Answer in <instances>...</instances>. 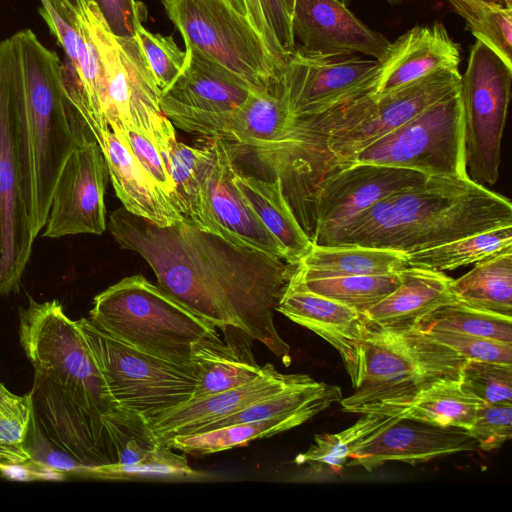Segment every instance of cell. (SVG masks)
Masks as SVG:
<instances>
[{"instance_id":"44","label":"cell","mask_w":512,"mask_h":512,"mask_svg":"<svg viewBox=\"0 0 512 512\" xmlns=\"http://www.w3.org/2000/svg\"><path fill=\"white\" fill-rule=\"evenodd\" d=\"M466 431L481 450L500 448L512 437V402H481L472 426Z\"/></svg>"},{"instance_id":"52","label":"cell","mask_w":512,"mask_h":512,"mask_svg":"<svg viewBox=\"0 0 512 512\" xmlns=\"http://www.w3.org/2000/svg\"><path fill=\"white\" fill-rule=\"evenodd\" d=\"M223 1H225L227 4L231 5L234 9H236L235 0H223Z\"/></svg>"},{"instance_id":"36","label":"cell","mask_w":512,"mask_h":512,"mask_svg":"<svg viewBox=\"0 0 512 512\" xmlns=\"http://www.w3.org/2000/svg\"><path fill=\"white\" fill-rule=\"evenodd\" d=\"M290 278L306 289L338 301L360 313L390 294L400 283L398 272L388 275H349L322 278H299L292 272Z\"/></svg>"},{"instance_id":"43","label":"cell","mask_w":512,"mask_h":512,"mask_svg":"<svg viewBox=\"0 0 512 512\" xmlns=\"http://www.w3.org/2000/svg\"><path fill=\"white\" fill-rule=\"evenodd\" d=\"M424 332L453 349L466 360L512 365V343L440 328L428 329Z\"/></svg>"},{"instance_id":"35","label":"cell","mask_w":512,"mask_h":512,"mask_svg":"<svg viewBox=\"0 0 512 512\" xmlns=\"http://www.w3.org/2000/svg\"><path fill=\"white\" fill-rule=\"evenodd\" d=\"M476 40L512 69V0H445Z\"/></svg>"},{"instance_id":"3","label":"cell","mask_w":512,"mask_h":512,"mask_svg":"<svg viewBox=\"0 0 512 512\" xmlns=\"http://www.w3.org/2000/svg\"><path fill=\"white\" fill-rule=\"evenodd\" d=\"M502 226H512L508 198L469 177L429 176L357 214L322 245L365 246L409 254Z\"/></svg>"},{"instance_id":"31","label":"cell","mask_w":512,"mask_h":512,"mask_svg":"<svg viewBox=\"0 0 512 512\" xmlns=\"http://www.w3.org/2000/svg\"><path fill=\"white\" fill-rule=\"evenodd\" d=\"M347 429L337 433L315 434L314 444L295 457L297 465H306L310 474L332 476L340 473L351 453L367 438L382 431L400 415L363 413Z\"/></svg>"},{"instance_id":"25","label":"cell","mask_w":512,"mask_h":512,"mask_svg":"<svg viewBox=\"0 0 512 512\" xmlns=\"http://www.w3.org/2000/svg\"><path fill=\"white\" fill-rule=\"evenodd\" d=\"M399 285L363 313L369 323L392 329L413 328L428 313L457 302L452 278L441 271L404 267Z\"/></svg>"},{"instance_id":"27","label":"cell","mask_w":512,"mask_h":512,"mask_svg":"<svg viewBox=\"0 0 512 512\" xmlns=\"http://www.w3.org/2000/svg\"><path fill=\"white\" fill-rule=\"evenodd\" d=\"M407 267V254L365 246L315 245L292 273L299 278L388 275Z\"/></svg>"},{"instance_id":"7","label":"cell","mask_w":512,"mask_h":512,"mask_svg":"<svg viewBox=\"0 0 512 512\" xmlns=\"http://www.w3.org/2000/svg\"><path fill=\"white\" fill-rule=\"evenodd\" d=\"M89 321L105 333L163 360L189 367L192 347L218 333L158 285L129 276L97 294Z\"/></svg>"},{"instance_id":"15","label":"cell","mask_w":512,"mask_h":512,"mask_svg":"<svg viewBox=\"0 0 512 512\" xmlns=\"http://www.w3.org/2000/svg\"><path fill=\"white\" fill-rule=\"evenodd\" d=\"M185 51L182 73L162 93V110L174 126L188 133L223 137L231 112L254 91L221 64L194 50Z\"/></svg>"},{"instance_id":"5","label":"cell","mask_w":512,"mask_h":512,"mask_svg":"<svg viewBox=\"0 0 512 512\" xmlns=\"http://www.w3.org/2000/svg\"><path fill=\"white\" fill-rule=\"evenodd\" d=\"M361 344L358 382L340 401L348 413L399 415L423 391L460 380L466 361L416 327L392 329L365 320Z\"/></svg>"},{"instance_id":"28","label":"cell","mask_w":512,"mask_h":512,"mask_svg":"<svg viewBox=\"0 0 512 512\" xmlns=\"http://www.w3.org/2000/svg\"><path fill=\"white\" fill-rule=\"evenodd\" d=\"M40 2L39 14L63 48L82 83L94 121L93 136L98 141L109 126L102 112L105 85L96 49L77 21L75 27L59 15L49 0Z\"/></svg>"},{"instance_id":"17","label":"cell","mask_w":512,"mask_h":512,"mask_svg":"<svg viewBox=\"0 0 512 512\" xmlns=\"http://www.w3.org/2000/svg\"><path fill=\"white\" fill-rule=\"evenodd\" d=\"M418 171L373 163H355L325 178L313 197L308 236L322 245L357 214L398 191L425 181Z\"/></svg>"},{"instance_id":"45","label":"cell","mask_w":512,"mask_h":512,"mask_svg":"<svg viewBox=\"0 0 512 512\" xmlns=\"http://www.w3.org/2000/svg\"><path fill=\"white\" fill-rule=\"evenodd\" d=\"M109 128L116 129L121 134L141 167L179 209L173 181L157 145L148 136L135 129L118 126Z\"/></svg>"},{"instance_id":"33","label":"cell","mask_w":512,"mask_h":512,"mask_svg":"<svg viewBox=\"0 0 512 512\" xmlns=\"http://www.w3.org/2000/svg\"><path fill=\"white\" fill-rule=\"evenodd\" d=\"M512 245V226H502L407 254V266L434 271L477 263Z\"/></svg>"},{"instance_id":"13","label":"cell","mask_w":512,"mask_h":512,"mask_svg":"<svg viewBox=\"0 0 512 512\" xmlns=\"http://www.w3.org/2000/svg\"><path fill=\"white\" fill-rule=\"evenodd\" d=\"M201 147L198 203L190 218L199 228L239 246L285 260L286 252L262 224L237 188L236 161L221 136Z\"/></svg>"},{"instance_id":"11","label":"cell","mask_w":512,"mask_h":512,"mask_svg":"<svg viewBox=\"0 0 512 512\" xmlns=\"http://www.w3.org/2000/svg\"><path fill=\"white\" fill-rule=\"evenodd\" d=\"M355 163L410 169L427 176L469 177L460 88L366 147Z\"/></svg>"},{"instance_id":"48","label":"cell","mask_w":512,"mask_h":512,"mask_svg":"<svg viewBox=\"0 0 512 512\" xmlns=\"http://www.w3.org/2000/svg\"><path fill=\"white\" fill-rule=\"evenodd\" d=\"M235 2L236 10L249 20L264 39L273 56L285 66L288 56L283 52L269 29L264 19L259 0H235Z\"/></svg>"},{"instance_id":"51","label":"cell","mask_w":512,"mask_h":512,"mask_svg":"<svg viewBox=\"0 0 512 512\" xmlns=\"http://www.w3.org/2000/svg\"><path fill=\"white\" fill-rule=\"evenodd\" d=\"M342 3H344L345 5H348L350 0H340ZM391 3H398L400 2L401 0H389Z\"/></svg>"},{"instance_id":"4","label":"cell","mask_w":512,"mask_h":512,"mask_svg":"<svg viewBox=\"0 0 512 512\" xmlns=\"http://www.w3.org/2000/svg\"><path fill=\"white\" fill-rule=\"evenodd\" d=\"M24 86L33 196L30 210L36 238L43 229L57 178L85 133L91 132L70 104L62 62L30 29L12 35Z\"/></svg>"},{"instance_id":"2","label":"cell","mask_w":512,"mask_h":512,"mask_svg":"<svg viewBox=\"0 0 512 512\" xmlns=\"http://www.w3.org/2000/svg\"><path fill=\"white\" fill-rule=\"evenodd\" d=\"M19 341L33 368V419L44 436L83 466L116 463L144 419L115 401L76 320L53 299L29 297Z\"/></svg>"},{"instance_id":"6","label":"cell","mask_w":512,"mask_h":512,"mask_svg":"<svg viewBox=\"0 0 512 512\" xmlns=\"http://www.w3.org/2000/svg\"><path fill=\"white\" fill-rule=\"evenodd\" d=\"M22 72L12 36L0 41V297L18 292L34 235Z\"/></svg>"},{"instance_id":"12","label":"cell","mask_w":512,"mask_h":512,"mask_svg":"<svg viewBox=\"0 0 512 512\" xmlns=\"http://www.w3.org/2000/svg\"><path fill=\"white\" fill-rule=\"evenodd\" d=\"M512 69L476 40L460 83L465 160L470 179L494 185L499 177L501 143L511 97Z\"/></svg>"},{"instance_id":"22","label":"cell","mask_w":512,"mask_h":512,"mask_svg":"<svg viewBox=\"0 0 512 512\" xmlns=\"http://www.w3.org/2000/svg\"><path fill=\"white\" fill-rule=\"evenodd\" d=\"M460 45L442 23L415 26L394 42L379 60L375 95L390 93L427 75L459 69Z\"/></svg>"},{"instance_id":"38","label":"cell","mask_w":512,"mask_h":512,"mask_svg":"<svg viewBox=\"0 0 512 512\" xmlns=\"http://www.w3.org/2000/svg\"><path fill=\"white\" fill-rule=\"evenodd\" d=\"M421 331L440 328L512 343V317L472 308L460 302L441 306L415 326Z\"/></svg>"},{"instance_id":"23","label":"cell","mask_w":512,"mask_h":512,"mask_svg":"<svg viewBox=\"0 0 512 512\" xmlns=\"http://www.w3.org/2000/svg\"><path fill=\"white\" fill-rule=\"evenodd\" d=\"M97 143L115 193L128 212L159 227H168L183 219V214L141 167L116 129L105 130Z\"/></svg>"},{"instance_id":"16","label":"cell","mask_w":512,"mask_h":512,"mask_svg":"<svg viewBox=\"0 0 512 512\" xmlns=\"http://www.w3.org/2000/svg\"><path fill=\"white\" fill-rule=\"evenodd\" d=\"M107 176L101 148L93 134L87 132L57 178L42 236L101 235L107 228Z\"/></svg>"},{"instance_id":"50","label":"cell","mask_w":512,"mask_h":512,"mask_svg":"<svg viewBox=\"0 0 512 512\" xmlns=\"http://www.w3.org/2000/svg\"><path fill=\"white\" fill-rule=\"evenodd\" d=\"M6 465H11V463L4 456L0 455V468Z\"/></svg>"},{"instance_id":"47","label":"cell","mask_w":512,"mask_h":512,"mask_svg":"<svg viewBox=\"0 0 512 512\" xmlns=\"http://www.w3.org/2000/svg\"><path fill=\"white\" fill-rule=\"evenodd\" d=\"M264 19L283 52L289 57L296 49L292 16L284 0H259Z\"/></svg>"},{"instance_id":"53","label":"cell","mask_w":512,"mask_h":512,"mask_svg":"<svg viewBox=\"0 0 512 512\" xmlns=\"http://www.w3.org/2000/svg\"><path fill=\"white\" fill-rule=\"evenodd\" d=\"M67 1H68V2H70V3H71L72 5H74V6H75V4H76V0H67Z\"/></svg>"},{"instance_id":"26","label":"cell","mask_w":512,"mask_h":512,"mask_svg":"<svg viewBox=\"0 0 512 512\" xmlns=\"http://www.w3.org/2000/svg\"><path fill=\"white\" fill-rule=\"evenodd\" d=\"M234 181L247 204L284 248L285 261L296 266L309 252L313 242L290 208L279 178L263 179L240 173L237 169Z\"/></svg>"},{"instance_id":"21","label":"cell","mask_w":512,"mask_h":512,"mask_svg":"<svg viewBox=\"0 0 512 512\" xmlns=\"http://www.w3.org/2000/svg\"><path fill=\"white\" fill-rule=\"evenodd\" d=\"M276 311L328 342L340 354L353 388L356 386L365 324L362 313L314 293L290 277Z\"/></svg>"},{"instance_id":"30","label":"cell","mask_w":512,"mask_h":512,"mask_svg":"<svg viewBox=\"0 0 512 512\" xmlns=\"http://www.w3.org/2000/svg\"><path fill=\"white\" fill-rule=\"evenodd\" d=\"M292 119L275 91L251 92L235 108L225 125L223 138L241 146H259L278 140Z\"/></svg>"},{"instance_id":"9","label":"cell","mask_w":512,"mask_h":512,"mask_svg":"<svg viewBox=\"0 0 512 512\" xmlns=\"http://www.w3.org/2000/svg\"><path fill=\"white\" fill-rule=\"evenodd\" d=\"M185 47L221 64L254 92L274 91L284 65L249 20L223 0H162Z\"/></svg>"},{"instance_id":"24","label":"cell","mask_w":512,"mask_h":512,"mask_svg":"<svg viewBox=\"0 0 512 512\" xmlns=\"http://www.w3.org/2000/svg\"><path fill=\"white\" fill-rule=\"evenodd\" d=\"M205 337L192 347L197 382L191 400L201 399L246 384L264 371L252 352L253 339L239 328Z\"/></svg>"},{"instance_id":"14","label":"cell","mask_w":512,"mask_h":512,"mask_svg":"<svg viewBox=\"0 0 512 512\" xmlns=\"http://www.w3.org/2000/svg\"><path fill=\"white\" fill-rule=\"evenodd\" d=\"M379 60L359 54L318 55L299 46L288 57L274 91L291 116L313 115L375 92Z\"/></svg>"},{"instance_id":"41","label":"cell","mask_w":512,"mask_h":512,"mask_svg":"<svg viewBox=\"0 0 512 512\" xmlns=\"http://www.w3.org/2000/svg\"><path fill=\"white\" fill-rule=\"evenodd\" d=\"M201 151V147L176 141L163 156L174 184L179 210L188 219L193 216L198 203L197 169Z\"/></svg>"},{"instance_id":"39","label":"cell","mask_w":512,"mask_h":512,"mask_svg":"<svg viewBox=\"0 0 512 512\" xmlns=\"http://www.w3.org/2000/svg\"><path fill=\"white\" fill-rule=\"evenodd\" d=\"M32 420L31 393L17 395L0 382V455L11 464L30 460L26 440Z\"/></svg>"},{"instance_id":"37","label":"cell","mask_w":512,"mask_h":512,"mask_svg":"<svg viewBox=\"0 0 512 512\" xmlns=\"http://www.w3.org/2000/svg\"><path fill=\"white\" fill-rule=\"evenodd\" d=\"M77 477L102 480H133L162 477L166 479H198L205 475L194 470L185 456L158 442L143 459L131 464L112 463L99 466H82Z\"/></svg>"},{"instance_id":"40","label":"cell","mask_w":512,"mask_h":512,"mask_svg":"<svg viewBox=\"0 0 512 512\" xmlns=\"http://www.w3.org/2000/svg\"><path fill=\"white\" fill-rule=\"evenodd\" d=\"M460 386L484 403L512 402V365L466 360L460 372Z\"/></svg>"},{"instance_id":"29","label":"cell","mask_w":512,"mask_h":512,"mask_svg":"<svg viewBox=\"0 0 512 512\" xmlns=\"http://www.w3.org/2000/svg\"><path fill=\"white\" fill-rule=\"evenodd\" d=\"M451 288L457 302L512 317V245L452 279Z\"/></svg>"},{"instance_id":"34","label":"cell","mask_w":512,"mask_h":512,"mask_svg":"<svg viewBox=\"0 0 512 512\" xmlns=\"http://www.w3.org/2000/svg\"><path fill=\"white\" fill-rule=\"evenodd\" d=\"M480 403L461 388L460 380H447L420 393L399 415L442 427L468 430Z\"/></svg>"},{"instance_id":"19","label":"cell","mask_w":512,"mask_h":512,"mask_svg":"<svg viewBox=\"0 0 512 512\" xmlns=\"http://www.w3.org/2000/svg\"><path fill=\"white\" fill-rule=\"evenodd\" d=\"M478 448L465 429L442 427L401 417L362 442L350 455L346 466L371 472L387 461L411 465Z\"/></svg>"},{"instance_id":"10","label":"cell","mask_w":512,"mask_h":512,"mask_svg":"<svg viewBox=\"0 0 512 512\" xmlns=\"http://www.w3.org/2000/svg\"><path fill=\"white\" fill-rule=\"evenodd\" d=\"M76 322L110 393L125 411L148 422L192 399L195 367L140 351L100 330L88 318Z\"/></svg>"},{"instance_id":"8","label":"cell","mask_w":512,"mask_h":512,"mask_svg":"<svg viewBox=\"0 0 512 512\" xmlns=\"http://www.w3.org/2000/svg\"><path fill=\"white\" fill-rule=\"evenodd\" d=\"M75 14L98 54L105 85L102 112L108 126L143 133L164 156L177 141L175 129L162 110V91L136 35L114 34L95 0H76Z\"/></svg>"},{"instance_id":"20","label":"cell","mask_w":512,"mask_h":512,"mask_svg":"<svg viewBox=\"0 0 512 512\" xmlns=\"http://www.w3.org/2000/svg\"><path fill=\"white\" fill-rule=\"evenodd\" d=\"M312 377L283 374L267 363L256 379L241 386L201 399L190 400L146 422L155 439L166 444L178 435L195 433L199 428L227 417L247 406L301 385Z\"/></svg>"},{"instance_id":"18","label":"cell","mask_w":512,"mask_h":512,"mask_svg":"<svg viewBox=\"0 0 512 512\" xmlns=\"http://www.w3.org/2000/svg\"><path fill=\"white\" fill-rule=\"evenodd\" d=\"M292 30L302 50L318 55L359 54L380 60L391 43L340 0H295Z\"/></svg>"},{"instance_id":"49","label":"cell","mask_w":512,"mask_h":512,"mask_svg":"<svg viewBox=\"0 0 512 512\" xmlns=\"http://www.w3.org/2000/svg\"><path fill=\"white\" fill-rule=\"evenodd\" d=\"M284 1H285L287 8L292 16L295 0H284Z\"/></svg>"},{"instance_id":"32","label":"cell","mask_w":512,"mask_h":512,"mask_svg":"<svg viewBox=\"0 0 512 512\" xmlns=\"http://www.w3.org/2000/svg\"><path fill=\"white\" fill-rule=\"evenodd\" d=\"M312 419L306 414L233 424L202 433L178 435L165 445L186 454L208 455L285 432Z\"/></svg>"},{"instance_id":"42","label":"cell","mask_w":512,"mask_h":512,"mask_svg":"<svg viewBox=\"0 0 512 512\" xmlns=\"http://www.w3.org/2000/svg\"><path fill=\"white\" fill-rule=\"evenodd\" d=\"M144 56L164 93L182 73L187 52L180 50L172 36L154 34L140 25L136 32Z\"/></svg>"},{"instance_id":"46","label":"cell","mask_w":512,"mask_h":512,"mask_svg":"<svg viewBox=\"0 0 512 512\" xmlns=\"http://www.w3.org/2000/svg\"><path fill=\"white\" fill-rule=\"evenodd\" d=\"M112 32L134 36L146 17V9L136 0H95Z\"/></svg>"},{"instance_id":"1","label":"cell","mask_w":512,"mask_h":512,"mask_svg":"<svg viewBox=\"0 0 512 512\" xmlns=\"http://www.w3.org/2000/svg\"><path fill=\"white\" fill-rule=\"evenodd\" d=\"M108 229L122 248L141 255L157 285L191 312L221 332L244 330L290 365V346L276 329L274 311L293 266L235 245L185 216L159 227L121 207L109 215Z\"/></svg>"}]
</instances>
